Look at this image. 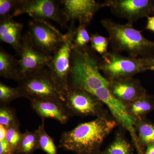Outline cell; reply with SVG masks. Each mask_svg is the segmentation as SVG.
I'll return each instance as SVG.
<instances>
[{"instance_id": "obj_1", "label": "cell", "mask_w": 154, "mask_h": 154, "mask_svg": "<svg viewBox=\"0 0 154 154\" xmlns=\"http://www.w3.org/2000/svg\"><path fill=\"white\" fill-rule=\"evenodd\" d=\"M116 125V122L105 115L81 123L64 132L59 148L77 154H99L103 141Z\"/></svg>"}, {"instance_id": "obj_2", "label": "cell", "mask_w": 154, "mask_h": 154, "mask_svg": "<svg viewBox=\"0 0 154 154\" xmlns=\"http://www.w3.org/2000/svg\"><path fill=\"white\" fill-rule=\"evenodd\" d=\"M91 48L79 49L74 46L71 57L69 88L80 89L93 94L107 87L109 82L99 69L100 60Z\"/></svg>"}, {"instance_id": "obj_3", "label": "cell", "mask_w": 154, "mask_h": 154, "mask_svg": "<svg viewBox=\"0 0 154 154\" xmlns=\"http://www.w3.org/2000/svg\"><path fill=\"white\" fill-rule=\"evenodd\" d=\"M101 24L109 35L113 51L125 52L132 57H154V41L145 38L142 31L134 28L133 24H120L106 19H102Z\"/></svg>"}, {"instance_id": "obj_4", "label": "cell", "mask_w": 154, "mask_h": 154, "mask_svg": "<svg viewBox=\"0 0 154 154\" xmlns=\"http://www.w3.org/2000/svg\"><path fill=\"white\" fill-rule=\"evenodd\" d=\"M99 69L108 82L133 77L149 70L148 58L125 57L112 51L102 56Z\"/></svg>"}, {"instance_id": "obj_5", "label": "cell", "mask_w": 154, "mask_h": 154, "mask_svg": "<svg viewBox=\"0 0 154 154\" xmlns=\"http://www.w3.org/2000/svg\"><path fill=\"white\" fill-rule=\"evenodd\" d=\"M25 98L57 100L64 103L66 94L48 71L47 67L31 74L18 82Z\"/></svg>"}, {"instance_id": "obj_6", "label": "cell", "mask_w": 154, "mask_h": 154, "mask_svg": "<svg viewBox=\"0 0 154 154\" xmlns=\"http://www.w3.org/2000/svg\"><path fill=\"white\" fill-rule=\"evenodd\" d=\"M71 22L67 31L64 34L62 43L51 56L47 67L54 79L65 94L69 89L71 57L77 29L75 22Z\"/></svg>"}, {"instance_id": "obj_7", "label": "cell", "mask_w": 154, "mask_h": 154, "mask_svg": "<svg viewBox=\"0 0 154 154\" xmlns=\"http://www.w3.org/2000/svg\"><path fill=\"white\" fill-rule=\"evenodd\" d=\"M27 14L34 20H50L56 22L62 28H68L59 1L20 0L13 14V18Z\"/></svg>"}, {"instance_id": "obj_8", "label": "cell", "mask_w": 154, "mask_h": 154, "mask_svg": "<svg viewBox=\"0 0 154 154\" xmlns=\"http://www.w3.org/2000/svg\"><path fill=\"white\" fill-rule=\"evenodd\" d=\"M27 33L38 49L51 56L60 46L64 34L46 21L34 20L28 23Z\"/></svg>"}, {"instance_id": "obj_9", "label": "cell", "mask_w": 154, "mask_h": 154, "mask_svg": "<svg viewBox=\"0 0 154 154\" xmlns=\"http://www.w3.org/2000/svg\"><path fill=\"white\" fill-rule=\"evenodd\" d=\"M64 104L71 116L97 117L105 115L104 103L94 94L84 90L69 88Z\"/></svg>"}, {"instance_id": "obj_10", "label": "cell", "mask_w": 154, "mask_h": 154, "mask_svg": "<svg viewBox=\"0 0 154 154\" xmlns=\"http://www.w3.org/2000/svg\"><path fill=\"white\" fill-rule=\"evenodd\" d=\"M19 56V81L47 67L51 57L38 49L32 43L27 33L22 36Z\"/></svg>"}, {"instance_id": "obj_11", "label": "cell", "mask_w": 154, "mask_h": 154, "mask_svg": "<svg viewBox=\"0 0 154 154\" xmlns=\"http://www.w3.org/2000/svg\"><path fill=\"white\" fill-rule=\"evenodd\" d=\"M104 4L115 16L131 24L154 15V0H107Z\"/></svg>"}, {"instance_id": "obj_12", "label": "cell", "mask_w": 154, "mask_h": 154, "mask_svg": "<svg viewBox=\"0 0 154 154\" xmlns=\"http://www.w3.org/2000/svg\"><path fill=\"white\" fill-rule=\"evenodd\" d=\"M92 94L107 106L116 121L129 132L138 154H143L139 145L135 131L136 119L129 115L126 107L116 99L110 93L107 87L100 88Z\"/></svg>"}, {"instance_id": "obj_13", "label": "cell", "mask_w": 154, "mask_h": 154, "mask_svg": "<svg viewBox=\"0 0 154 154\" xmlns=\"http://www.w3.org/2000/svg\"><path fill=\"white\" fill-rule=\"evenodd\" d=\"M59 2L67 22L78 20L79 25L85 27L99 9L105 8L104 2L94 0H60Z\"/></svg>"}, {"instance_id": "obj_14", "label": "cell", "mask_w": 154, "mask_h": 154, "mask_svg": "<svg viewBox=\"0 0 154 154\" xmlns=\"http://www.w3.org/2000/svg\"><path fill=\"white\" fill-rule=\"evenodd\" d=\"M107 88L116 99L125 106L147 93L140 82L133 77L109 82Z\"/></svg>"}, {"instance_id": "obj_15", "label": "cell", "mask_w": 154, "mask_h": 154, "mask_svg": "<svg viewBox=\"0 0 154 154\" xmlns=\"http://www.w3.org/2000/svg\"><path fill=\"white\" fill-rule=\"evenodd\" d=\"M32 109L42 119H55L65 124L71 116L63 102L57 100L46 99H30Z\"/></svg>"}, {"instance_id": "obj_16", "label": "cell", "mask_w": 154, "mask_h": 154, "mask_svg": "<svg viewBox=\"0 0 154 154\" xmlns=\"http://www.w3.org/2000/svg\"><path fill=\"white\" fill-rule=\"evenodd\" d=\"M9 18L0 20V41L10 45L19 56L23 24Z\"/></svg>"}, {"instance_id": "obj_17", "label": "cell", "mask_w": 154, "mask_h": 154, "mask_svg": "<svg viewBox=\"0 0 154 154\" xmlns=\"http://www.w3.org/2000/svg\"><path fill=\"white\" fill-rule=\"evenodd\" d=\"M125 107L129 115L136 120L145 118L147 114L154 110L153 97L146 93Z\"/></svg>"}, {"instance_id": "obj_18", "label": "cell", "mask_w": 154, "mask_h": 154, "mask_svg": "<svg viewBox=\"0 0 154 154\" xmlns=\"http://www.w3.org/2000/svg\"><path fill=\"white\" fill-rule=\"evenodd\" d=\"M134 129L139 145L144 153L147 146L154 143V125L145 118L137 119Z\"/></svg>"}, {"instance_id": "obj_19", "label": "cell", "mask_w": 154, "mask_h": 154, "mask_svg": "<svg viewBox=\"0 0 154 154\" xmlns=\"http://www.w3.org/2000/svg\"><path fill=\"white\" fill-rule=\"evenodd\" d=\"M0 76L5 79L19 81L18 60L0 48Z\"/></svg>"}, {"instance_id": "obj_20", "label": "cell", "mask_w": 154, "mask_h": 154, "mask_svg": "<svg viewBox=\"0 0 154 154\" xmlns=\"http://www.w3.org/2000/svg\"><path fill=\"white\" fill-rule=\"evenodd\" d=\"M99 154H134L133 147L122 134L118 133L110 145Z\"/></svg>"}, {"instance_id": "obj_21", "label": "cell", "mask_w": 154, "mask_h": 154, "mask_svg": "<svg viewBox=\"0 0 154 154\" xmlns=\"http://www.w3.org/2000/svg\"><path fill=\"white\" fill-rule=\"evenodd\" d=\"M38 137V149L47 154H58L57 149L53 139L48 134L45 128V119H42L41 124L34 131Z\"/></svg>"}, {"instance_id": "obj_22", "label": "cell", "mask_w": 154, "mask_h": 154, "mask_svg": "<svg viewBox=\"0 0 154 154\" xmlns=\"http://www.w3.org/2000/svg\"><path fill=\"white\" fill-rule=\"evenodd\" d=\"M38 149V139L36 133L27 130L22 134L16 154H32Z\"/></svg>"}, {"instance_id": "obj_23", "label": "cell", "mask_w": 154, "mask_h": 154, "mask_svg": "<svg viewBox=\"0 0 154 154\" xmlns=\"http://www.w3.org/2000/svg\"><path fill=\"white\" fill-rule=\"evenodd\" d=\"M25 98V95L19 88H13L0 82V103L8 105L10 102L19 98Z\"/></svg>"}, {"instance_id": "obj_24", "label": "cell", "mask_w": 154, "mask_h": 154, "mask_svg": "<svg viewBox=\"0 0 154 154\" xmlns=\"http://www.w3.org/2000/svg\"><path fill=\"white\" fill-rule=\"evenodd\" d=\"M19 124L16 112L8 105H1L0 107V125L8 128L14 125Z\"/></svg>"}, {"instance_id": "obj_25", "label": "cell", "mask_w": 154, "mask_h": 154, "mask_svg": "<svg viewBox=\"0 0 154 154\" xmlns=\"http://www.w3.org/2000/svg\"><path fill=\"white\" fill-rule=\"evenodd\" d=\"M91 48L94 51L102 56L107 53L109 43V38L98 33L92 34L91 36Z\"/></svg>"}, {"instance_id": "obj_26", "label": "cell", "mask_w": 154, "mask_h": 154, "mask_svg": "<svg viewBox=\"0 0 154 154\" xmlns=\"http://www.w3.org/2000/svg\"><path fill=\"white\" fill-rule=\"evenodd\" d=\"M22 134L19 129V124L14 125L7 128L6 139L16 152L21 142Z\"/></svg>"}, {"instance_id": "obj_27", "label": "cell", "mask_w": 154, "mask_h": 154, "mask_svg": "<svg viewBox=\"0 0 154 154\" xmlns=\"http://www.w3.org/2000/svg\"><path fill=\"white\" fill-rule=\"evenodd\" d=\"M90 42H91V36L86 30V27L79 25L76 29L74 40L75 47L79 49H85L88 47V44Z\"/></svg>"}, {"instance_id": "obj_28", "label": "cell", "mask_w": 154, "mask_h": 154, "mask_svg": "<svg viewBox=\"0 0 154 154\" xmlns=\"http://www.w3.org/2000/svg\"><path fill=\"white\" fill-rule=\"evenodd\" d=\"M20 0H0V20L13 18Z\"/></svg>"}, {"instance_id": "obj_29", "label": "cell", "mask_w": 154, "mask_h": 154, "mask_svg": "<svg viewBox=\"0 0 154 154\" xmlns=\"http://www.w3.org/2000/svg\"><path fill=\"white\" fill-rule=\"evenodd\" d=\"M0 154H16V151L6 138L0 140Z\"/></svg>"}, {"instance_id": "obj_30", "label": "cell", "mask_w": 154, "mask_h": 154, "mask_svg": "<svg viewBox=\"0 0 154 154\" xmlns=\"http://www.w3.org/2000/svg\"><path fill=\"white\" fill-rule=\"evenodd\" d=\"M147 19L146 29L154 32V16L149 17Z\"/></svg>"}, {"instance_id": "obj_31", "label": "cell", "mask_w": 154, "mask_h": 154, "mask_svg": "<svg viewBox=\"0 0 154 154\" xmlns=\"http://www.w3.org/2000/svg\"><path fill=\"white\" fill-rule=\"evenodd\" d=\"M143 154H154V143L147 146Z\"/></svg>"}, {"instance_id": "obj_32", "label": "cell", "mask_w": 154, "mask_h": 154, "mask_svg": "<svg viewBox=\"0 0 154 154\" xmlns=\"http://www.w3.org/2000/svg\"><path fill=\"white\" fill-rule=\"evenodd\" d=\"M149 70H154V57L148 58Z\"/></svg>"}, {"instance_id": "obj_33", "label": "cell", "mask_w": 154, "mask_h": 154, "mask_svg": "<svg viewBox=\"0 0 154 154\" xmlns=\"http://www.w3.org/2000/svg\"><path fill=\"white\" fill-rule=\"evenodd\" d=\"M153 71H154V70H153Z\"/></svg>"}]
</instances>
